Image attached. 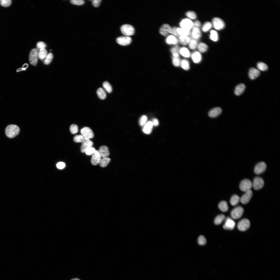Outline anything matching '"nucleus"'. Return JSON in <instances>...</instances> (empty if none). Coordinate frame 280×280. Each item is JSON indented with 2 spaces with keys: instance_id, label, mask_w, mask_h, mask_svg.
Listing matches in <instances>:
<instances>
[{
  "instance_id": "f257e3e1",
  "label": "nucleus",
  "mask_w": 280,
  "mask_h": 280,
  "mask_svg": "<svg viewBox=\"0 0 280 280\" xmlns=\"http://www.w3.org/2000/svg\"><path fill=\"white\" fill-rule=\"evenodd\" d=\"M20 131L19 127L15 124L9 125L5 129L6 136L10 138H13L18 134Z\"/></svg>"
},
{
  "instance_id": "f03ea898",
  "label": "nucleus",
  "mask_w": 280,
  "mask_h": 280,
  "mask_svg": "<svg viewBox=\"0 0 280 280\" xmlns=\"http://www.w3.org/2000/svg\"><path fill=\"white\" fill-rule=\"evenodd\" d=\"M212 26L216 30H220L225 27V24L224 21L220 18L218 17L214 18L212 20Z\"/></svg>"
},
{
  "instance_id": "7ed1b4c3",
  "label": "nucleus",
  "mask_w": 280,
  "mask_h": 280,
  "mask_svg": "<svg viewBox=\"0 0 280 280\" xmlns=\"http://www.w3.org/2000/svg\"><path fill=\"white\" fill-rule=\"evenodd\" d=\"M121 30L123 34L128 36L133 35L135 31L133 27L131 25L128 24L122 25L121 27Z\"/></svg>"
},
{
  "instance_id": "20e7f679",
  "label": "nucleus",
  "mask_w": 280,
  "mask_h": 280,
  "mask_svg": "<svg viewBox=\"0 0 280 280\" xmlns=\"http://www.w3.org/2000/svg\"><path fill=\"white\" fill-rule=\"evenodd\" d=\"M179 25L181 28L191 31L193 27V22L189 18H185L180 21Z\"/></svg>"
},
{
  "instance_id": "39448f33",
  "label": "nucleus",
  "mask_w": 280,
  "mask_h": 280,
  "mask_svg": "<svg viewBox=\"0 0 280 280\" xmlns=\"http://www.w3.org/2000/svg\"><path fill=\"white\" fill-rule=\"evenodd\" d=\"M252 187V183L249 179H245L240 182L239 188L242 191L246 192L251 190Z\"/></svg>"
},
{
  "instance_id": "423d86ee",
  "label": "nucleus",
  "mask_w": 280,
  "mask_h": 280,
  "mask_svg": "<svg viewBox=\"0 0 280 280\" xmlns=\"http://www.w3.org/2000/svg\"><path fill=\"white\" fill-rule=\"evenodd\" d=\"M38 51L36 48L32 49L29 55V60L30 64L32 65L37 64L38 61Z\"/></svg>"
},
{
  "instance_id": "0eeeda50",
  "label": "nucleus",
  "mask_w": 280,
  "mask_h": 280,
  "mask_svg": "<svg viewBox=\"0 0 280 280\" xmlns=\"http://www.w3.org/2000/svg\"><path fill=\"white\" fill-rule=\"evenodd\" d=\"M244 209L241 206H237L231 212L232 217L234 219H237L240 218L244 212Z\"/></svg>"
},
{
  "instance_id": "6e6552de",
  "label": "nucleus",
  "mask_w": 280,
  "mask_h": 280,
  "mask_svg": "<svg viewBox=\"0 0 280 280\" xmlns=\"http://www.w3.org/2000/svg\"><path fill=\"white\" fill-rule=\"evenodd\" d=\"M80 132L85 139H90L93 138L94 136V134L92 130L88 127H85L82 129Z\"/></svg>"
},
{
  "instance_id": "1a4fd4ad",
  "label": "nucleus",
  "mask_w": 280,
  "mask_h": 280,
  "mask_svg": "<svg viewBox=\"0 0 280 280\" xmlns=\"http://www.w3.org/2000/svg\"><path fill=\"white\" fill-rule=\"evenodd\" d=\"M264 184L263 179L259 177H255L252 183V186L255 190H258L262 188Z\"/></svg>"
},
{
  "instance_id": "9d476101",
  "label": "nucleus",
  "mask_w": 280,
  "mask_h": 280,
  "mask_svg": "<svg viewBox=\"0 0 280 280\" xmlns=\"http://www.w3.org/2000/svg\"><path fill=\"white\" fill-rule=\"evenodd\" d=\"M250 225V223L249 220L247 219H244L239 222L237 227L239 230L243 231L248 229Z\"/></svg>"
},
{
  "instance_id": "9b49d317",
  "label": "nucleus",
  "mask_w": 280,
  "mask_h": 280,
  "mask_svg": "<svg viewBox=\"0 0 280 280\" xmlns=\"http://www.w3.org/2000/svg\"><path fill=\"white\" fill-rule=\"evenodd\" d=\"M267 168L266 164L264 162H260L255 166L254 169L255 173L257 174H260L264 172Z\"/></svg>"
},
{
  "instance_id": "f8f14e48",
  "label": "nucleus",
  "mask_w": 280,
  "mask_h": 280,
  "mask_svg": "<svg viewBox=\"0 0 280 280\" xmlns=\"http://www.w3.org/2000/svg\"><path fill=\"white\" fill-rule=\"evenodd\" d=\"M132 41L131 38L128 36L119 37L116 39V42L119 44L126 46L130 44Z\"/></svg>"
},
{
  "instance_id": "ddd939ff",
  "label": "nucleus",
  "mask_w": 280,
  "mask_h": 280,
  "mask_svg": "<svg viewBox=\"0 0 280 280\" xmlns=\"http://www.w3.org/2000/svg\"><path fill=\"white\" fill-rule=\"evenodd\" d=\"M253 194L252 191L251 190L245 192L240 198L241 203L243 204L248 203L251 199Z\"/></svg>"
},
{
  "instance_id": "4468645a",
  "label": "nucleus",
  "mask_w": 280,
  "mask_h": 280,
  "mask_svg": "<svg viewBox=\"0 0 280 280\" xmlns=\"http://www.w3.org/2000/svg\"><path fill=\"white\" fill-rule=\"evenodd\" d=\"M191 30L190 37L191 39L198 40L200 38L201 36V32L200 29L193 27Z\"/></svg>"
},
{
  "instance_id": "2eb2a0df",
  "label": "nucleus",
  "mask_w": 280,
  "mask_h": 280,
  "mask_svg": "<svg viewBox=\"0 0 280 280\" xmlns=\"http://www.w3.org/2000/svg\"><path fill=\"white\" fill-rule=\"evenodd\" d=\"M93 145V142L90 139H85L81 146V152L82 153L85 152L87 150L92 147Z\"/></svg>"
},
{
  "instance_id": "dca6fc26",
  "label": "nucleus",
  "mask_w": 280,
  "mask_h": 280,
  "mask_svg": "<svg viewBox=\"0 0 280 280\" xmlns=\"http://www.w3.org/2000/svg\"><path fill=\"white\" fill-rule=\"evenodd\" d=\"M235 225V223L233 220L230 218L228 217L226 220L223 227L225 229L232 230L234 228Z\"/></svg>"
},
{
  "instance_id": "f3484780",
  "label": "nucleus",
  "mask_w": 280,
  "mask_h": 280,
  "mask_svg": "<svg viewBox=\"0 0 280 280\" xmlns=\"http://www.w3.org/2000/svg\"><path fill=\"white\" fill-rule=\"evenodd\" d=\"M191 57L193 62L196 64L200 63L202 59L200 53L198 51L193 52L191 54Z\"/></svg>"
},
{
  "instance_id": "a211bd4d",
  "label": "nucleus",
  "mask_w": 280,
  "mask_h": 280,
  "mask_svg": "<svg viewBox=\"0 0 280 280\" xmlns=\"http://www.w3.org/2000/svg\"><path fill=\"white\" fill-rule=\"evenodd\" d=\"M98 150H96L95 153L92 155L91 162L92 164L95 165L99 164L101 159Z\"/></svg>"
},
{
  "instance_id": "6ab92c4d",
  "label": "nucleus",
  "mask_w": 280,
  "mask_h": 280,
  "mask_svg": "<svg viewBox=\"0 0 280 280\" xmlns=\"http://www.w3.org/2000/svg\"><path fill=\"white\" fill-rule=\"evenodd\" d=\"M222 110L219 107L214 108L211 110L208 113L209 116L211 118H215L219 115L221 113Z\"/></svg>"
},
{
  "instance_id": "aec40b11",
  "label": "nucleus",
  "mask_w": 280,
  "mask_h": 280,
  "mask_svg": "<svg viewBox=\"0 0 280 280\" xmlns=\"http://www.w3.org/2000/svg\"><path fill=\"white\" fill-rule=\"evenodd\" d=\"M171 27L167 24L163 25L160 27L159 30L160 33L164 36H166L170 33Z\"/></svg>"
},
{
  "instance_id": "412c9836",
  "label": "nucleus",
  "mask_w": 280,
  "mask_h": 280,
  "mask_svg": "<svg viewBox=\"0 0 280 280\" xmlns=\"http://www.w3.org/2000/svg\"><path fill=\"white\" fill-rule=\"evenodd\" d=\"M260 71L254 68H252L249 70L248 75L249 78L251 80H254L256 78L260 75Z\"/></svg>"
},
{
  "instance_id": "4be33fe9",
  "label": "nucleus",
  "mask_w": 280,
  "mask_h": 280,
  "mask_svg": "<svg viewBox=\"0 0 280 280\" xmlns=\"http://www.w3.org/2000/svg\"><path fill=\"white\" fill-rule=\"evenodd\" d=\"M98 151L100 156L102 157H107L109 155L108 148L105 145L101 146Z\"/></svg>"
},
{
  "instance_id": "5701e85b",
  "label": "nucleus",
  "mask_w": 280,
  "mask_h": 280,
  "mask_svg": "<svg viewBox=\"0 0 280 280\" xmlns=\"http://www.w3.org/2000/svg\"><path fill=\"white\" fill-rule=\"evenodd\" d=\"M166 43L169 45H176L178 43V39L173 35L168 36L166 39Z\"/></svg>"
},
{
  "instance_id": "b1692460",
  "label": "nucleus",
  "mask_w": 280,
  "mask_h": 280,
  "mask_svg": "<svg viewBox=\"0 0 280 280\" xmlns=\"http://www.w3.org/2000/svg\"><path fill=\"white\" fill-rule=\"evenodd\" d=\"M153 125L151 121H149L145 124L143 128V131L145 133L149 134L152 131Z\"/></svg>"
},
{
  "instance_id": "393cba45",
  "label": "nucleus",
  "mask_w": 280,
  "mask_h": 280,
  "mask_svg": "<svg viewBox=\"0 0 280 280\" xmlns=\"http://www.w3.org/2000/svg\"><path fill=\"white\" fill-rule=\"evenodd\" d=\"M179 54L182 56L186 58H188L191 57V54L188 49L187 47H183L180 48Z\"/></svg>"
},
{
  "instance_id": "a878e982",
  "label": "nucleus",
  "mask_w": 280,
  "mask_h": 280,
  "mask_svg": "<svg viewBox=\"0 0 280 280\" xmlns=\"http://www.w3.org/2000/svg\"><path fill=\"white\" fill-rule=\"evenodd\" d=\"M191 40V38L188 36H179L178 37V42L183 46L188 45Z\"/></svg>"
},
{
  "instance_id": "bb28decb",
  "label": "nucleus",
  "mask_w": 280,
  "mask_h": 280,
  "mask_svg": "<svg viewBox=\"0 0 280 280\" xmlns=\"http://www.w3.org/2000/svg\"><path fill=\"white\" fill-rule=\"evenodd\" d=\"M245 88V85L243 83L240 84L236 87L234 90L235 94L237 96L241 94L244 92Z\"/></svg>"
},
{
  "instance_id": "cd10ccee",
  "label": "nucleus",
  "mask_w": 280,
  "mask_h": 280,
  "mask_svg": "<svg viewBox=\"0 0 280 280\" xmlns=\"http://www.w3.org/2000/svg\"><path fill=\"white\" fill-rule=\"evenodd\" d=\"M208 48V46L207 44L202 42H200L198 44L197 48L198 51L202 53L206 52Z\"/></svg>"
},
{
  "instance_id": "c85d7f7f",
  "label": "nucleus",
  "mask_w": 280,
  "mask_h": 280,
  "mask_svg": "<svg viewBox=\"0 0 280 280\" xmlns=\"http://www.w3.org/2000/svg\"><path fill=\"white\" fill-rule=\"evenodd\" d=\"M177 31L179 36H190L191 31L180 27L177 28Z\"/></svg>"
},
{
  "instance_id": "c756f323",
  "label": "nucleus",
  "mask_w": 280,
  "mask_h": 280,
  "mask_svg": "<svg viewBox=\"0 0 280 280\" xmlns=\"http://www.w3.org/2000/svg\"><path fill=\"white\" fill-rule=\"evenodd\" d=\"M209 38L210 40L214 42H217L219 39V36L217 32L214 30H211L210 31Z\"/></svg>"
},
{
  "instance_id": "7c9ffc66",
  "label": "nucleus",
  "mask_w": 280,
  "mask_h": 280,
  "mask_svg": "<svg viewBox=\"0 0 280 280\" xmlns=\"http://www.w3.org/2000/svg\"><path fill=\"white\" fill-rule=\"evenodd\" d=\"M218 207L219 209L223 212L227 211L228 209L227 203L225 201L220 202L218 204Z\"/></svg>"
},
{
  "instance_id": "2f4dec72",
  "label": "nucleus",
  "mask_w": 280,
  "mask_h": 280,
  "mask_svg": "<svg viewBox=\"0 0 280 280\" xmlns=\"http://www.w3.org/2000/svg\"><path fill=\"white\" fill-rule=\"evenodd\" d=\"M240 201V197L238 195L234 194L231 197L230 202L232 205L234 206L238 204Z\"/></svg>"
},
{
  "instance_id": "473e14b6",
  "label": "nucleus",
  "mask_w": 280,
  "mask_h": 280,
  "mask_svg": "<svg viewBox=\"0 0 280 280\" xmlns=\"http://www.w3.org/2000/svg\"><path fill=\"white\" fill-rule=\"evenodd\" d=\"M97 94L101 100H104L106 97V94L104 90L101 88H99L97 91Z\"/></svg>"
},
{
  "instance_id": "72a5a7b5",
  "label": "nucleus",
  "mask_w": 280,
  "mask_h": 280,
  "mask_svg": "<svg viewBox=\"0 0 280 280\" xmlns=\"http://www.w3.org/2000/svg\"><path fill=\"white\" fill-rule=\"evenodd\" d=\"M212 26L211 23L209 21L206 22L202 26V30L204 32H207L211 29Z\"/></svg>"
},
{
  "instance_id": "f704fd0d",
  "label": "nucleus",
  "mask_w": 280,
  "mask_h": 280,
  "mask_svg": "<svg viewBox=\"0 0 280 280\" xmlns=\"http://www.w3.org/2000/svg\"><path fill=\"white\" fill-rule=\"evenodd\" d=\"M110 161V159L108 157H102L101 158L99 164L102 167L106 166Z\"/></svg>"
},
{
  "instance_id": "c9c22d12",
  "label": "nucleus",
  "mask_w": 280,
  "mask_h": 280,
  "mask_svg": "<svg viewBox=\"0 0 280 280\" xmlns=\"http://www.w3.org/2000/svg\"><path fill=\"white\" fill-rule=\"evenodd\" d=\"M47 52L45 48L41 49L39 51L38 57L40 60L45 58L47 55Z\"/></svg>"
},
{
  "instance_id": "e433bc0d",
  "label": "nucleus",
  "mask_w": 280,
  "mask_h": 280,
  "mask_svg": "<svg viewBox=\"0 0 280 280\" xmlns=\"http://www.w3.org/2000/svg\"><path fill=\"white\" fill-rule=\"evenodd\" d=\"M198 44L197 40L193 39H191L188 44V46L191 49L195 50L197 48Z\"/></svg>"
},
{
  "instance_id": "4c0bfd02",
  "label": "nucleus",
  "mask_w": 280,
  "mask_h": 280,
  "mask_svg": "<svg viewBox=\"0 0 280 280\" xmlns=\"http://www.w3.org/2000/svg\"><path fill=\"white\" fill-rule=\"evenodd\" d=\"M180 48L178 45H176L172 47L171 49V52L173 56L179 57Z\"/></svg>"
},
{
  "instance_id": "58836bf2",
  "label": "nucleus",
  "mask_w": 280,
  "mask_h": 280,
  "mask_svg": "<svg viewBox=\"0 0 280 280\" xmlns=\"http://www.w3.org/2000/svg\"><path fill=\"white\" fill-rule=\"evenodd\" d=\"M183 69L185 70H188L190 69V64L187 60L183 59L181 60L180 65Z\"/></svg>"
},
{
  "instance_id": "ea45409f",
  "label": "nucleus",
  "mask_w": 280,
  "mask_h": 280,
  "mask_svg": "<svg viewBox=\"0 0 280 280\" xmlns=\"http://www.w3.org/2000/svg\"><path fill=\"white\" fill-rule=\"evenodd\" d=\"M225 218V216L224 215L221 214L218 215L215 218L214 221V223L216 225H218L220 224L223 221Z\"/></svg>"
},
{
  "instance_id": "a19ab883",
  "label": "nucleus",
  "mask_w": 280,
  "mask_h": 280,
  "mask_svg": "<svg viewBox=\"0 0 280 280\" xmlns=\"http://www.w3.org/2000/svg\"><path fill=\"white\" fill-rule=\"evenodd\" d=\"M257 66L259 70L262 71H266L268 69V66L262 62H258Z\"/></svg>"
},
{
  "instance_id": "79ce46f5",
  "label": "nucleus",
  "mask_w": 280,
  "mask_h": 280,
  "mask_svg": "<svg viewBox=\"0 0 280 280\" xmlns=\"http://www.w3.org/2000/svg\"><path fill=\"white\" fill-rule=\"evenodd\" d=\"M103 86L105 90L108 93H110L112 92V87L108 82H104L103 83Z\"/></svg>"
},
{
  "instance_id": "37998d69",
  "label": "nucleus",
  "mask_w": 280,
  "mask_h": 280,
  "mask_svg": "<svg viewBox=\"0 0 280 280\" xmlns=\"http://www.w3.org/2000/svg\"><path fill=\"white\" fill-rule=\"evenodd\" d=\"M185 15L190 19L194 20L197 17L196 14L193 11H188L187 12L185 13Z\"/></svg>"
},
{
  "instance_id": "c03bdc74",
  "label": "nucleus",
  "mask_w": 280,
  "mask_h": 280,
  "mask_svg": "<svg viewBox=\"0 0 280 280\" xmlns=\"http://www.w3.org/2000/svg\"><path fill=\"white\" fill-rule=\"evenodd\" d=\"M172 63L176 67H179L180 65L181 60L179 57H172Z\"/></svg>"
},
{
  "instance_id": "a18cd8bd",
  "label": "nucleus",
  "mask_w": 280,
  "mask_h": 280,
  "mask_svg": "<svg viewBox=\"0 0 280 280\" xmlns=\"http://www.w3.org/2000/svg\"><path fill=\"white\" fill-rule=\"evenodd\" d=\"M53 55L51 53H48L44 59V62L45 65H48L51 62L53 58Z\"/></svg>"
},
{
  "instance_id": "49530a36",
  "label": "nucleus",
  "mask_w": 280,
  "mask_h": 280,
  "mask_svg": "<svg viewBox=\"0 0 280 280\" xmlns=\"http://www.w3.org/2000/svg\"><path fill=\"white\" fill-rule=\"evenodd\" d=\"M85 138L82 135H77L74 137L73 140L76 142H83Z\"/></svg>"
},
{
  "instance_id": "de8ad7c7",
  "label": "nucleus",
  "mask_w": 280,
  "mask_h": 280,
  "mask_svg": "<svg viewBox=\"0 0 280 280\" xmlns=\"http://www.w3.org/2000/svg\"><path fill=\"white\" fill-rule=\"evenodd\" d=\"M70 130L71 133L73 134H76L78 130V126L75 124H72L70 127Z\"/></svg>"
},
{
  "instance_id": "09e8293b",
  "label": "nucleus",
  "mask_w": 280,
  "mask_h": 280,
  "mask_svg": "<svg viewBox=\"0 0 280 280\" xmlns=\"http://www.w3.org/2000/svg\"><path fill=\"white\" fill-rule=\"evenodd\" d=\"M198 244L200 245H204L206 243V240L205 237L202 235L200 236L198 239Z\"/></svg>"
},
{
  "instance_id": "8fccbe9b",
  "label": "nucleus",
  "mask_w": 280,
  "mask_h": 280,
  "mask_svg": "<svg viewBox=\"0 0 280 280\" xmlns=\"http://www.w3.org/2000/svg\"><path fill=\"white\" fill-rule=\"evenodd\" d=\"M11 1L10 0H2L0 2V4L3 6L7 7L11 5Z\"/></svg>"
},
{
  "instance_id": "3c124183",
  "label": "nucleus",
  "mask_w": 280,
  "mask_h": 280,
  "mask_svg": "<svg viewBox=\"0 0 280 280\" xmlns=\"http://www.w3.org/2000/svg\"><path fill=\"white\" fill-rule=\"evenodd\" d=\"M46 45L44 42L40 41L37 42V49L38 51L43 48H45Z\"/></svg>"
},
{
  "instance_id": "603ef678",
  "label": "nucleus",
  "mask_w": 280,
  "mask_h": 280,
  "mask_svg": "<svg viewBox=\"0 0 280 280\" xmlns=\"http://www.w3.org/2000/svg\"><path fill=\"white\" fill-rule=\"evenodd\" d=\"M147 117L145 115H143L141 117L139 122V124L141 126L145 125L147 120Z\"/></svg>"
},
{
  "instance_id": "864d4df0",
  "label": "nucleus",
  "mask_w": 280,
  "mask_h": 280,
  "mask_svg": "<svg viewBox=\"0 0 280 280\" xmlns=\"http://www.w3.org/2000/svg\"><path fill=\"white\" fill-rule=\"evenodd\" d=\"M71 3L73 4L81 5L83 4L84 1L83 0H71Z\"/></svg>"
},
{
  "instance_id": "5fc2aeb1",
  "label": "nucleus",
  "mask_w": 280,
  "mask_h": 280,
  "mask_svg": "<svg viewBox=\"0 0 280 280\" xmlns=\"http://www.w3.org/2000/svg\"><path fill=\"white\" fill-rule=\"evenodd\" d=\"M96 151L95 149L94 148L92 147L87 150L85 152L86 155H90L95 153Z\"/></svg>"
},
{
  "instance_id": "6e6d98bb",
  "label": "nucleus",
  "mask_w": 280,
  "mask_h": 280,
  "mask_svg": "<svg viewBox=\"0 0 280 280\" xmlns=\"http://www.w3.org/2000/svg\"><path fill=\"white\" fill-rule=\"evenodd\" d=\"M177 28L176 27H173L172 28H171L170 33L172 34L173 35L175 36L179 37V35L178 34L177 31Z\"/></svg>"
},
{
  "instance_id": "4d7b16f0",
  "label": "nucleus",
  "mask_w": 280,
  "mask_h": 280,
  "mask_svg": "<svg viewBox=\"0 0 280 280\" xmlns=\"http://www.w3.org/2000/svg\"><path fill=\"white\" fill-rule=\"evenodd\" d=\"M201 24L200 22L198 20H196L193 22V27H196L200 28Z\"/></svg>"
},
{
  "instance_id": "13d9d810",
  "label": "nucleus",
  "mask_w": 280,
  "mask_h": 280,
  "mask_svg": "<svg viewBox=\"0 0 280 280\" xmlns=\"http://www.w3.org/2000/svg\"><path fill=\"white\" fill-rule=\"evenodd\" d=\"M101 1V0H93L92 2L93 5L94 7H97L99 6Z\"/></svg>"
},
{
  "instance_id": "bf43d9fd",
  "label": "nucleus",
  "mask_w": 280,
  "mask_h": 280,
  "mask_svg": "<svg viewBox=\"0 0 280 280\" xmlns=\"http://www.w3.org/2000/svg\"><path fill=\"white\" fill-rule=\"evenodd\" d=\"M56 166L58 169H62L65 167V164L63 162H60L57 163Z\"/></svg>"
},
{
  "instance_id": "052dcab7",
  "label": "nucleus",
  "mask_w": 280,
  "mask_h": 280,
  "mask_svg": "<svg viewBox=\"0 0 280 280\" xmlns=\"http://www.w3.org/2000/svg\"><path fill=\"white\" fill-rule=\"evenodd\" d=\"M152 122L153 125L157 126L158 125L159 122L158 120L156 118H153L152 120Z\"/></svg>"
},
{
  "instance_id": "680f3d73",
  "label": "nucleus",
  "mask_w": 280,
  "mask_h": 280,
  "mask_svg": "<svg viewBox=\"0 0 280 280\" xmlns=\"http://www.w3.org/2000/svg\"><path fill=\"white\" fill-rule=\"evenodd\" d=\"M71 280H80L78 278H74V279H72Z\"/></svg>"
},
{
  "instance_id": "e2e57ef3",
  "label": "nucleus",
  "mask_w": 280,
  "mask_h": 280,
  "mask_svg": "<svg viewBox=\"0 0 280 280\" xmlns=\"http://www.w3.org/2000/svg\"><path fill=\"white\" fill-rule=\"evenodd\" d=\"M1 0H0V2H1Z\"/></svg>"
}]
</instances>
